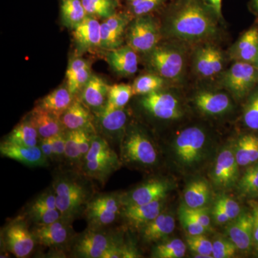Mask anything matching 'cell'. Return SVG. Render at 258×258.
I'll return each mask as SVG.
<instances>
[{
    "mask_svg": "<svg viewBox=\"0 0 258 258\" xmlns=\"http://www.w3.org/2000/svg\"><path fill=\"white\" fill-rule=\"evenodd\" d=\"M217 19L205 0H177L169 11L166 32L179 40L198 41L216 33Z\"/></svg>",
    "mask_w": 258,
    "mask_h": 258,
    "instance_id": "6da1fadb",
    "label": "cell"
},
{
    "mask_svg": "<svg viewBox=\"0 0 258 258\" xmlns=\"http://www.w3.org/2000/svg\"><path fill=\"white\" fill-rule=\"evenodd\" d=\"M91 181L80 171L56 174L52 186L62 218L73 222L83 216L88 202L95 195Z\"/></svg>",
    "mask_w": 258,
    "mask_h": 258,
    "instance_id": "7a4b0ae2",
    "label": "cell"
},
{
    "mask_svg": "<svg viewBox=\"0 0 258 258\" xmlns=\"http://www.w3.org/2000/svg\"><path fill=\"white\" fill-rule=\"evenodd\" d=\"M121 164L120 158L106 139L96 134L91 149L83 159L81 171L90 179L105 184Z\"/></svg>",
    "mask_w": 258,
    "mask_h": 258,
    "instance_id": "3957f363",
    "label": "cell"
},
{
    "mask_svg": "<svg viewBox=\"0 0 258 258\" xmlns=\"http://www.w3.org/2000/svg\"><path fill=\"white\" fill-rule=\"evenodd\" d=\"M122 207L121 194H98L88 202L83 216L88 227L106 228L120 216Z\"/></svg>",
    "mask_w": 258,
    "mask_h": 258,
    "instance_id": "277c9868",
    "label": "cell"
},
{
    "mask_svg": "<svg viewBox=\"0 0 258 258\" xmlns=\"http://www.w3.org/2000/svg\"><path fill=\"white\" fill-rule=\"evenodd\" d=\"M158 154L154 144L139 129L134 128L125 133L120 144L122 164L153 166L157 163Z\"/></svg>",
    "mask_w": 258,
    "mask_h": 258,
    "instance_id": "5b68a950",
    "label": "cell"
},
{
    "mask_svg": "<svg viewBox=\"0 0 258 258\" xmlns=\"http://www.w3.org/2000/svg\"><path fill=\"white\" fill-rule=\"evenodd\" d=\"M117 238L108 233L106 228L88 227L84 232L75 237L71 244V257L103 258Z\"/></svg>",
    "mask_w": 258,
    "mask_h": 258,
    "instance_id": "8992f818",
    "label": "cell"
},
{
    "mask_svg": "<svg viewBox=\"0 0 258 258\" xmlns=\"http://www.w3.org/2000/svg\"><path fill=\"white\" fill-rule=\"evenodd\" d=\"M36 243L54 250L71 248L76 235L72 222L63 218L45 225H33L31 229Z\"/></svg>",
    "mask_w": 258,
    "mask_h": 258,
    "instance_id": "52a82bcc",
    "label": "cell"
},
{
    "mask_svg": "<svg viewBox=\"0 0 258 258\" xmlns=\"http://www.w3.org/2000/svg\"><path fill=\"white\" fill-rule=\"evenodd\" d=\"M206 134L199 127L185 128L176 137L174 142V152L179 164L191 166L203 159Z\"/></svg>",
    "mask_w": 258,
    "mask_h": 258,
    "instance_id": "ba28073f",
    "label": "cell"
},
{
    "mask_svg": "<svg viewBox=\"0 0 258 258\" xmlns=\"http://www.w3.org/2000/svg\"><path fill=\"white\" fill-rule=\"evenodd\" d=\"M221 83L236 98L242 99L258 86V68L248 62L235 61L224 74Z\"/></svg>",
    "mask_w": 258,
    "mask_h": 258,
    "instance_id": "9c48e42d",
    "label": "cell"
},
{
    "mask_svg": "<svg viewBox=\"0 0 258 258\" xmlns=\"http://www.w3.org/2000/svg\"><path fill=\"white\" fill-rule=\"evenodd\" d=\"M26 221L21 217L16 219L8 224L2 232L5 249L18 258L28 257L37 244Z\"/></svg>",
    "mask_w": 258,
    "mask_h": 258,
    "instance_id": "30bf717a",
    "label": "cell"
},
{
    "mask_svg": "<svg viewBox=\"0 0 258 258\" xmlns=\"http://www.w3.org/2000/svg\"><path fill=\"white\" fill-rule=\"evenodd\" d=\"M148 59L149 66L163 79H179L184 71V55L176 48L156 47L149 52Z\"/></svg>",
    "mask_w": 258,
    "mask_h": 258,
    "instance_id": "8fae6325",
    "label": "cell"
},
{
    "mask_svg": "<svg viewBox=\"0 0 258 258\" xmlns=\"http://www.w3.org/2000/svg\"><path fill=\"white\" fill-rule=\"evenodd\" d=\"M127 40L136 52H149L155 48L159 31L154 19L148 15L137 17L128 28Z\"/></svg>",
    "mask_w": 258,
    "mask_h": 258,
    "instance_id": "7c38bea8",
    "label": "cell"
},
{
    "mask_svg": "<svg viewBox=\"0 0 258 258\" xmlns=\"http://www.w3.org/2000/svg\"><path fill=\"white\" fill-rule=\"evenodd\" d=\"M142 106L157 118L175 120L182 115L179 102L171 93L157 91L142 97Z\"/></svg>",
    "mask_w": 258,
    "mask_h": 258,
    "instance_id": "4fadbf2b",
    "label": "cell"
},
{
    "mask_svg": "<svg viewBox=\"0 0 258 258\" xmlns=\"http://www.w3.org/2000/svg\"><path fill=\"white\" fill-rule=\"evenodd\" d=\"M170 188V184L165 180H149L128 192L122 193V205H144L161 201L166 198Z\"/></svg>",
    "mask_w": 258,
    "mask_h": 258,
    "instance_id": "5bb4252c",
    "label": "cell"
},
{
    "mask_svg": "<svg viewBox=\"0 0 258 258\" xmlns=\"http://www.w3.org/2000/svg\"><path fill=\"white\" fill-rule=\"evenodd\" d=\"M239 166L234 151L229 148L223 149L219 154L212 170L214 184L222 189L234 186L238 179Z\"/></svg>",
    "mask_w": 258,
    "mask_h": 258,
    "instance_id": "9a60e30c",
    "label": "cell"
},
{
    "mask_svg": "<svg viewBox=\"0 0 258 258\" xmlns=\"http://www.w3.org/2000/svg\"><path fill=\"white\" fill-rule=\"evenodd\" d=\"M0 154L2 157L18 161L31 168L47 167L50 161L42 152L40 146L24 147L9 143L5 140L0 145Z\"/></svg>",
    "mask_w": 258,
    "mask_h": 258,
    "instance_id": "2e32d148",
    "label": "cell"
},
{
    "mask_svg": "<svg viewBox=\"0 0 258 258\" xmlns=\"http://www.w3.org/2000/svg\"><path fill=\"white\" fill-rule=\"evenodd\" d=\"M228 225L227 234L237 249L247 252L254 243L253 217L252 212L242 211Z\"/></svg>",
    "mask_w": 258,
    "mask_h": 258,
    "instance_id": "e0dca14e",
    "label": "cell"
},
{
    "mask_svg": "<svg viewBox=\"0 0 258 258\" xmlns=\"http://www.w3.org/2000/svg\"><path fill=\"white\" fill-rule=\"evenodd\" d=\"M73 35L78 53L101 47V23L95 17L87 15L78 26L73 29Z\"/></svg>",
    "mask_w": 258,
    "mask_h": 258,
    "instance_id": "ac0fdd59",
    "label": "cell"
},
{
    "mask_svg": "<svg viewBox=\"0 0 258 258\" xmlns=\"http://www.w3.org/2000/svg\"><path fill=\"white\" fill-rule=\"evenodd\" d=\"M163 200L144 205H125L122 207L120 217L131 227L142 229L163 212Z\"/></svg>",
    "mask_w": 258,
    "mask_h": 258,
    "instance_id": "d6986e66",
    "label": "cell"
},
{
    "mask_svg": "<svg viewBox=\"0 0 258 258\" xmlns=\"http://www.w3.org/2000/svg\"><path fill=\"white\" fill-rule=\"evenodd\" d=\"M128 23L125 15L115 14L101 24V48L114 50L121 47L123 34Z\"/></svg>",
    "mask_w": 258,
    "mask_h": 258,
    "instance_id": "ffe728a7",
    "label": "cell"
},
{
    "mask_svg": "<svg viewBox=\"0 0 258 258\" xmlns=\"http://www.w3.org/2000/svg\"><path fill=\"white\" fill-rule=\"evenodd\" d=\"M60 120L67 131L87 130L96 133L93 115L80 100H74Z\"/></svg>",
    "mask_w": 258,
    "mask_h": 258,
    "instance_id": "44dd1931",
    "label": "cell"
},
{
    "mask_svg": "<svg viewBox=\"0 0 258 258\" xmlns=\"http://www.w3.org/2000/svg\"><path fill=\"white\" fill-rule=\"evenodd\" d=\"M106 58L111 69L120 76H132L138 71V56L128 45L108 50Z\"/></svg>",
    "mask_w": 258,
    "mask_h": 258,
    "instance_id": "7402d4cb",
    "label": "cell"
},
{
    "mask_svg": "<svg viewBox=\"0 0 258 258\" xmlns=\"http://www.w3.org/2000/svg\"><path fill=\"white\" fill-rule=\"evenodd\" d=\"M109 87L102 78L92 74L81 91V101L98 113L106 106Z\"/></svg>",
    "mask_w": 258,
    "mask_h": 258,
    "instance_id": "603a6c76",
    "label": "cell"
},
{
    "mask_svg": "<svg viewBox=\"0 0 258 258\" xmlns=\"http://www.w3.org/2000/svg\"><path fill=\"white\" fill-rule=\"evenodd\" d=\"M258 54V27L253 26L242 34L230 50L232 60L255 63Z\"/></svg>",
    "mask_w": 258,
    "mask_h": 258,
    "instance_id": "cb8c5ba5",
    "label": "cell"
},
{
    "mask_svg": "<svg viewBox=\"0 0 258 258\" xmlns=\"http://www.w3.org/2000/svg\"><path fill=\"white\" fill-rule=\"evenodd\" d=\"M98 123L102 133L113 139L124 133L127 114L123 108H108L104 107L96 113Z\"/></svg>",
    "mask_w": 258,
    "mask_h": 258,
    "instance_id": "d4e9b609",
    "label": "cell"
},
{
    "mask_svg": "<svg viewBox=\"0 0 258 258\" xmlns=\"http://www.w3.org/2000/svg\"><path fill=\"white\" fill-rule=\"evenodd\" d=\"M28 119L36 128L41 139L50 138L67 132L60 118L37 106L32 110Z\"/></svg>",
    "mask_w": 258,
    "mask_h": 258,
    "instance_id": "484cf974",
    "label": "cell"
},
{
    "mask_svg": "<svg viewBox=\"0 0 258 258\" xmlns=\"http://www.w3.org/2000/svg\"><path fill=\"white\" fill-rule=\"evenodd\" d=\"M195 105L198 109L205 114L222 115L230 111L232 103L225 93L203 91L195 97Z\"/></svg>",
    "mask_w": 258,
    "mask_h": 258,
    "instance_id": "4316f807",
    "label": "cell"
},
{
    "mask_svg": "<svg viewBox=\"0 0 258 258\" xmlns=\"http://www.w3.org/2000/svg\"><path fill=\"white\" fill-rule=\"evenodd\" d=\"M175 229V220L170 214L162 212L141 229L142 237L147 242H158L171 235Z\"/></svg>",
    "mask_w": 258,
    "mask_h": 258,
    "instance_id": "83f0119b",
    "label": "cell"
},
{
    "mask_svg": "<svg viewBox=\"0 0 258 258\" xmlns=\"http://www.w3.org/2000/svg\"><path fill=\"white\" fill-rule=\"evenodd\" d=\"M91 76V66L87 61L81 57L71 60L66 71L67 87L71 94L75 96L82 91Z\"/></svg>",
    "mask_w": 258,
    "mask_h": 258,
    "instance_id": "f1b7e54d",
    "label": "cell"
},
{
    "mask_svg": "<svg viewBox=\"0 0 258 258\" xmlns=\"http://www.w3.org/2000/svg\"><path fill=\"white\" fill-rule=\"evenodd\" d=\"M74 100V96L66 86L57 88L44 97L39 102L37 106L60 118Z\"/></svg>",
    "mask_w": 258,
    "mask_h": 258,
    "instance_id": "f546056e",
    "label": "cell"
},
{
    "mask_svg": "<svg viewBox=\"0 0 258 258\" xmlns=\"http://www.w3.org/2000/svg\"><path fill=\"white\" fill-rule=\"evenodd\" d=\"M234 153L240 166H249L257 163V136L252 134L241 136L236 142Z\"/></svg>",
    "mask_w": 258,
    "mask_h": 258,
    "instance_id": "4dcf8cb0",
    "label": "cell"
},
{
    "mask_svg": "<svg viewBox=\"0 0 258 258\" xmlns=\"http://www.w3.org/2000/svg\"><path fill=\"white\" fill-rule=\"evenodd\" d=\"M40 140L41 138L36 128L26 118L13 129L5 141L17 145L31 147L39 146Z\"/></svg>",
    "mask_w": 258,
    "mask_h": 258,
    "instance_id": "1f68e13d",
    "label": "cell"
},
{
    "mask_svg": "<svg viewBox=\"0 0 258 258\" xmlns=\"http://www.w3.org/2000/svg\"><path fill=\"white\" fill-rule=\"evenodd\" d=\"M211 190L204 180L198 179L188 184L184 191V205L189 208H204L210 201Z\"/></svg>",
    "mask_w": 258,
    "mask_h": 258,
    "instance_id": "d6a6232c",
    "label": "cell"
},
{
    "mask_svg": "<svg viewBox=\"0 0 258 258\" xmlns=\"http://www.w3.org/2000/svg\"><path fill=\"white\" fill-rule=\"evenodd\" d=\"M60 15L64 25L73 30L88 15L81 0H61Z\"/></svg>",
    "mask_w": 258,
    "mask_h": 258,
    "instance_id": "836d02e7",
    "label": "cell"
},
{
    "mask_svg": "<svg viewBox=\"0 0 258 258\" xmlns=\"http://www.w3.org/2000/svg\"><path fill=\"white\" fill-rule=\"evenodd\" d=\"M88 15L107 19L116 14V0H81Z\"/></svg>",
    "mask_w": 258,
    "mask_h": 258,
    "instance_id": "e575fe53",
    "label": "cell"
},
{
    "mask_svg": "<svg viewBox=\"0 0 258 258\" xmlns=\"http://www.w3.org/2000/svg\"><path fill=\"white\" fill-rule=\"evenodd\" d=\"M132 86L124 84H115L110 86L108 101L106 106L108 108H123L133 96Z\"/></svg>",
    "mask_w": 258,
    "mask_h": 258,
    "instance_id": "d590c367",
    "label": "cell"
},
{
    "mask_svg": "<svg viewBox=\"0 0 258 258\" xmlns=\"http://www.w3.org/2000/svg\"><path fill=\"white\" fill-rule=\"evenodd\" d=\"M186 246L179 239L161 242L153 249L152 257L157 258H181L186 253Z\"/></svg>",
    "mask_w": 258,
    "mask_h": 258,
    "instance_id": "8d00e7d4",
    "label": "cell"
},
{
    "mask_svg": "<svg viewBox=\"0 0 258 258\" xmlns=\"http://www.w3.org/2000/svg\"><path fill=\"white\" fill-rule=\"evenodd\" d=\"M164 84V79L157 74H146L139 76L132 85L134 95L145 96L160 91Z\"/></svg>",
    "mask_w": 258,
    "mask_h": 258,
    "instance_id": "74e56055",
    "label": "cell"
},
{
    "mask_svg": "<svg viewBox=\"0 0 258 258\" xmlns=\"http://www.w3.org/2000/svg\"><path fill=\"white\" fill-rule=\"evenodd\" d=\"M25 217L33 225H45L57 221L62 218L58 210L45 208H37V207H27L25 210Z\"/></svg>",
    "mask_w": 258,
    "mask_h": 258,
    "instance_id": "f35d334b",
    "label": "cell"
},
{
    "mask_svg": "<svg viewBox=\"0 0 258 258\" xmlns=\"http://www.w3.org/2000/svg\"><path fill=\"white\" fill-rule=\"evenodd\" d=\"M239 192L243 196L256 197L258 195V162L249 166L238 181Z\"/></svg>",
    "mask_w": 258,
    "mask_h": 258,
    "instance_id": "ab89813d",
    "label": "cell"
},
{
    "mask_svg": "<svg viewBox=\"0 0 258 258\" xmlns=\"http://www.w3.org/2000/svg\"><path fill=\"white\" fill-rule=\"evenodd\" d=\"M242 119L246 127L251 130L258 131V86L247 96Z\"/></svg>",
    "mask_w": 258,
    "mask_h": 258,
    "instance_id": "60d3db41",
    "label": "cell"
},
{
    "mask_svg": "<svg viewBox=\"0 0 258 258\" xmlns=\"http://www.w3.org/2000/svg\"><path fill=\"white\" fill-rule=\"evenodd\" d=\"M66 159L76 166L79 171L82 168L83 157L78 142L77 131L66 132Z\"/></svg>",
    "mask_w": 258,
    "mask_h": 258,
    "instance_id": "b9f144b4",
    "label": "cell"
},
{
    "mask_svg": "<svg viewBox=\"0 0 258 258\" xmlns=\"http://www.w3.org/2000/svg\"><path fill=\"white\" fill-rule=\"evenodd\" d=\"M186 242L191 252H195V257L212 258V242L204 235L186 236Z\"/></svg>",
    "mask_w": 258,
    "mask_h": 258,
    "instance_id": "7bdbcfd3",
    "label": "cell"
},
{
    "mask_svg": "<svg viewBox=\"0 0 258 258\" xmlns=\"http://www.w3.org/2000/svg\"><path fill=\"white\" fill-rule=\"evenodd\" d=\"M211 47L210 45L199 49L195 54V70L200 76L204 77H212L215 76L211 60Z\"/></svg>",
    "mask_w": 258,
    "mask_h": 258,
    "instance_id": "ee69618b",
    "label": "cell"
},
{
    "mask_svg": "<svg viewBox=\"0 0 258 258\" xmlns=\"http://www.w3.org/2000/svg\"><path fill=\"white\" fill-rule=\"evenodd\" d=\"M237 247L229 239L219 238L212 242V257L214 258L233 257Z\"/></svg>",
    "mask_w": 258,
    "mask_h": 258,
    "instance_id": "f6af8a7d",
    "label": "cell"
},
{
    "mask_svg": "<svg viewBox=\"0 0 258 258\" xmlns=\"http://www.w3.org/2000/svg\"><path fill=\"white\" fill-rule=\"evenodd\" d=\"M179 217L181 225L187 232L188 235H204L207 231H208L192 217L190 216L189 214L185 211L182 205H181L179 209Z\"/></svg>",
    "mask_w": 258,
    "mask_h": 258,
    "instance_id": "bcb514c9",
    "label": "cell"
},
{
    "mask_svg": "<svg viewBox=\"0 0 258 258\" xmlns=\"http://www.w3.org/2000/svg\"><path fill=\"white\" fill-rule=\"evenodd\" d=\"M164 0H133L129 2V9L134 16L147 15L160 7Z\"/></svg>",
    "mask_w": 258,
    "mask_h": 258,
    "instance_id": "7dc6e473",
    "label": "cell"
},
{
    "mask_svg": "<svg viewBox=\"0 0 258 258\" xmlns=\"http://www.w3.org/2000/svg\"><path fill=\"white\" fill-rule=\"evenodd\" d=\"M29 206L37 207V208H45L57 210L56 205V198L53 188L51 186L50 188L42 191L40 195L29 204Z\"/></svg>",
    "mask_w": 258,
    "mask_h": 258,
    "instance_id": "c3c4849f",
    "label": "cell"
},
{
    "mask_svg": "<svg viewBox=\"0 0 258 258\" xmlns=\"http://www.w3.org/2000/svg\"><path fill=\"white\" fill-rule=\"evenodd\" d=\"M216 203L223 209L224 211L230 217L231 221L238 217L242 212L239 204L229 197L221 196L217 200Z\"/></svg>",
    "mask_w": 258,
    "mask_h": 258,
    "instance_id": "681fc988",
    "label": "cell"
},
{
    "mask_svg": "<svg viewBox=\"0 0 258 258\" xmlns=\"http://www.w3.org/2000/svg\"><path fill=\"white\" fill-rule=\"evenodd\" d=\"M181 205H182L185 211L187 212L190 216L192 217L195 220H196L199 223L201 224L207 230H210L211 220H210V217L209 216L208 209L205 208V207L200 208H189L186 207L184 204Z\"/></svg>",
    "mask_w": 258,
    "mask_h": 258,
    "instance_id": "f907efd6",
    "label": "cell"
},
{
    "mask_svg": "<svg viewBox=\"0 0 258 258\" xmlns=\"http://www.w3.org/2000/svg\"><path fill=\"white\" fill-rule=\"evenodd\" d=\"M54 160L62 161L66 159V132L51 137Z\"/></svg>",
    "mask_w": 258,
    "mask_h": 258,
    "instance_id": "816d5d0a",
    "label": "cell"
},
{
    "mask_svg": "<svg viewBox=\"0 0 258 258\" xmlns=\"http://www.w3.org/2000/svg\"><path fill=\"white\" fill-rule=\"evenodd\" d=\"M212 217H213L215 222L218 225H224V224L231 221L230 218L227 213L217 203H215L214 208L212 209Z\"/></svg>",
    "mask_w": 258,
    "mask_h": 258,
    "instance_id": "f5cc1de1",
    "label": "cell"
},
{
    "mask_svg": "<svg viewBox=\"0 0 258 258\" xmlns=\"http://www.w3.org/2000/svg\"><path fill=\"white\" fill-rule=\"evenodd\" d=\"M40 149L49 161H54L53 149L50 138L41 139L40 144Z\"/></svg>",
    "mask_w": 258,
    "mask_h": 258,
    "instance_id": "db71d44e",
    "label": "cell"
},
{
    "mask_svg": "<svg viewBox=\"0 0 258 258\" xmlns=\"http://www.w3.org/2000/svg\"><path fill=\"white\" fill-rule=\"evenodd\" d=\"M250 205L252 207V214L253 217L254 243L258 245V203L255 201H251Z\"/></svg>",
    "mask_w": 258,
    "mask_h": 258,
    "instance_id": "11a10c76",
    "label": "cell"
},
{
    "mask_svg": "<svg viewBox=\"0 0 258 258\" xmlns=\"http://www.w3.org/2000/svg\"><path fill=\"white\" fill-rule=\"evenodd\" d=\"M209 8L214 12L219 20L222 18V0H205Z\"/></svg>",
    "mask_w": 258,
    "mask_h": 258,
    "instance_id": "9f6ffc18",
    "label": "cell"
},
{
    "mask_svg": "<svg viewBox=\"0 0 258 258\" xmlns=\"http://www.w3.org/2000/svg\"><path fill=\"white\" fill-rule=\"evenodd\" d=\"M249 8L252 13L258 14V0H250L249 3Z\"/></svg>",
    "mask_w": 258,
    "mask_h": 258,
    "instance_id": "6f0895ef",
    "label": "cell"
},
{
    "mask_svg": "<svg viewBox=\"0 0 258 258\" xmlns=\"http://www.w3.org/2000/svg\"><path fill=\"white\" fill-rule=\"evenodd\" d=\"M254 66H255L256 67L258 68V54L257 59H256L255 63H254Z\"/></svg>",
    "mask_w": 258,
    "mask_h": 258,
    "instance_id": "680465c9",
    "label": "cell"
},
{
    "mask_svg": "<svg viewBox=\"0 0 258 258\" xmlns=\"http://www.w3.org/2000/svg\"><path fill=\"white\" fill-rule=\"evenodd\" d=\"M128 2H132L133 1V0H128Z\"/></svg>",
    "mask_w": 258,
    "mask_h": 258,
    "instance_id": "91938a15",
    "label": "cell"
}]
</instances>
